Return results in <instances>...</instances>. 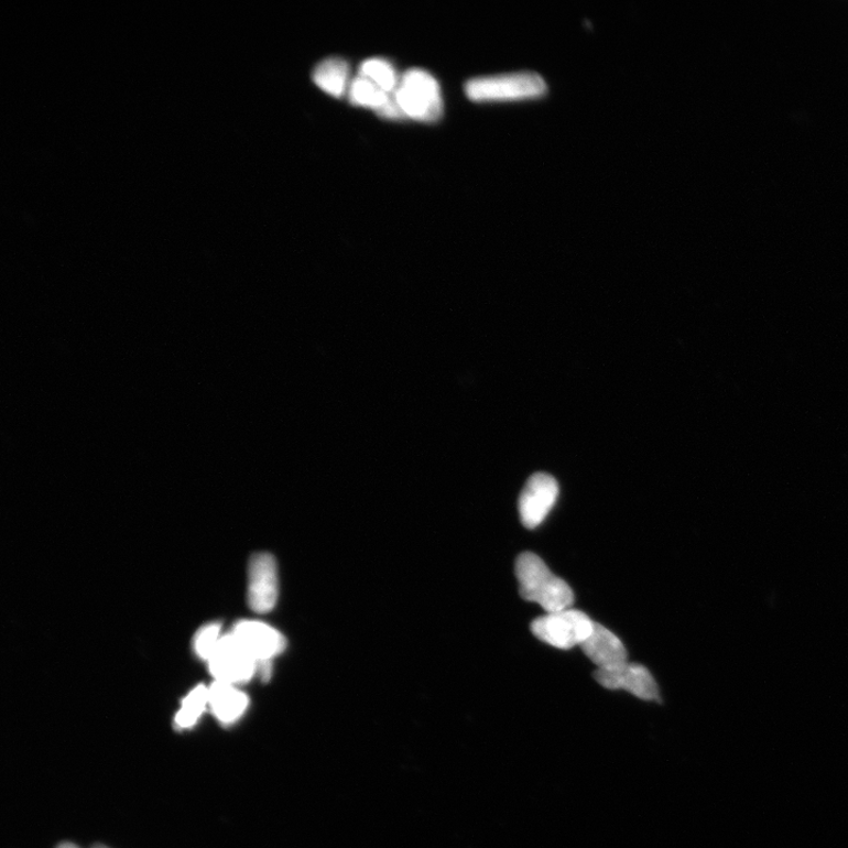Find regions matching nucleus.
Listing matches in <instances>:
<instances>
[{
	"instance_id": "nucleus-16",
	"label": "nucleus",
	"mask_w": 848,
	"mask_h": 848,
	"mask_svg": "<svg viewBox=\"0 0 848 848\" xmlns=\"http://www.w3.org/2000/svg\"><path fill=\"white\" fill-rule=\"evenodd\" d=\"M224 634L218 623L203 626L194 638V651L202 659L208 661L215 654Z\"/></svg>"
},
{
	"instance_id": "nucleus-6",
	"label": "nucleus",
	"mask_w": 848,
	"mask_h": 848,
	"mask_svg": "<svg viewBox=\"0 0 848 848\" xmlns=\"http://www.w3.org/2000/svg\"><path fill=\"white\" fill-rule=\"evenodd\" d=\"M279 599V573L273 555L254 554L248 568V604L253 612L268 613Z\"/></svg>"
},
{
	"instance_id": "nucleus-14",
	"label": "nucleus",
	"mask_w": 848,
	"mask_h": 848,
	"mask_svg": "<svg viewBox=\"0 0 848 848\" xmlns=\"http://www.w3.org/2000/svg\"><path fill=\"white\" fill-rule=\"evenodd\" d=\"M208 707L209 687L205 685L195 687L183 699L182 707L175 717V727L180 731L194 727Z\"/></svg>"
},
{
	"instance_id": "nucleus-17",
	"label": "nucleus",
	"mask_w": 848,
	"mask_h": 848,
	"mask_svg": "<svg viewBox=\"0 0 848 848\" xmlns=\"http://www.w3.org/2000/svg\"><path fill=\"white\" fill-rule=\"evenodd\" d=\"M57 848H79V847L72 842H63Z\"/></svg>"
},
{
	"instance_id": "nucleus-10",
	"label": "nucleus",
	"mask_w": 848,
	"mask_h": 848,
	"mask_svg": "<svg viewBox=\"0 0 848 848\" xmlns=\"http://www.w3.org/2000/svg\"><path fill=\"white\" fill-rule=\"evenodd\" d=\"M580 648L598 670L612 671L629 663L622 641L598 622H594L590 635Z\"/></svg>"
},
{
	"instance_id": "nucleus-8",
	"label": "nucleus",
	"mask_w": 848,
	"mask_h": 848,
	"mask_svg": "<svg viewBox=\"0 0 848 848\" xmlns=\"http://www.w3.org/2000/svg\"><path fill=\"white\" fill-rule=\"evenodd\" d=\"M231 634L258 664L273 663L286 646L285 638L274 627L257 620L237 622Z\"/></svg>"
},
{
	"instance_id": "nucleus-4",
	"label": "nucleus",
	"mask_w": 848,
	"mask_h": 848,
	"mask_svg": "<svg viewBox=\"0 0 848 848\" xmlns=\"http://www.w3.org/2000/svg\"><path fill=\"white\" fill-rule=\"evenodd\" d=\"M594 621L580 610L565 609L534 620L531 624L533 634L551 646L570 650L588 639Z\"/></svg>"
},
{
	"instance_id": "nucleus-12",
	"label": "nucleus",
	"mask_w": 848,
	"mask_h": 848,
	"mask_svg": "<svg viewBox=\"0 0 848 848\" xmlns=\"http://www.w3.org/2000/svg\"><path fill=\"white\" fill-rule=\"evenodd\" d=\"M313 80L320 90L341 98L349 85V64L343 58H327L315 67Z\"/></svg>"
},
{
	"instance_id": "nucleus-11",
	"label": "nucleus",
	"mask_w": 848,
	"mask_h": 848,
	"mask_svg": "<svg viewBox=\"0 0 848 848\" xmlns=\"http://www.w3.org/2000/svg\"><path fill=\"white\" fill-rule=\"evenodd\" d=\"M248 706V695L237 686L215 682L209 687V708L215 718L225 726L239 721Z\"/></svg>"
},
{
	"instance_id": "nucleus-5",
	"label": "nucleus",
	"mask_w": 848,
	"mask_h": 848,
	"mask_svg": "<svg viewBox=\"0 0 848 848\" xmlns=\"http://www.w3.org/2000/svg\"><path fill=\"white\" fill-rule=\"evenodd\" d=\"M215 682L239 686L257 675L258 663L229 632L220 639L218 648L208 661Z\"/></svg>"
},
{
	"instance_id": "nucleus-1",
	"label": "nucleus",
	"mask_w": 848,
	"mask_h": 848,
	"mask_svg": "<svg viewBox=\"0 0 848 848\" xmlns=\"http://www.w3.org/2000/svg\"><path fill=\"white\" fill-rule=\"evenodd\" d=\"M515 573L521 597L539 604L548 615L573 606L575 598L572 588L557 578L536 554L522 553L517 559Z\"/></svg>"
},
{
	"instance_id": "nucleus-18",
	"label": "nucleus",
	"mask_w": 848,
	"mask_h": 848,
	"mask_svg": "<svg viewBox=\"0 0 848 848\" xmlns=\"http://www.w3.org/2000/svg\"><path fill=\"white\" fill-rule=\"evenodd\" d=\"M93 848H109V847H107L105 845H95Z\"/></svg>"
},
{
	"instance_id": "nucleus-15",
	"label": "nucleus",
	"mask_w": 848,
	"mask_h": 848,
	"mask_svg": "<svg viewBox=\"0 0 848 848\" xmlns=\"http://www.w3.org/2000/svg\"><path fill=\"white\" fill-rule=\"evenodd\" d=\"M360 74L378 84L387 94H394L398 89L400 80L398 79L394 67L384 59H367L361 64Z\"/></svg>"
},
{
	"instance_id": "nucleus-3",
	"label": "nucleus",
	"mask_w": 848,
	"mask_h": 848,
	"mask_svg": "<svg viewBox=\"0 0 848 848\" xmlns=\"http://www.w3.org/2000/svg\"><path fill=\"white\" fill-rule=\"evenodd\" d=\"M465 91L474 101L518 100L545 95L547 83L536 73L520 72L472 78L466 83Z\"/></svg>"
},
{
	"instance_id": "nucleus-9",
	"label": "nucleus",
	"mask_w": 848,
	"mask_h": 848,
	"mask_svg": "<svg viewBox=\"0 0 848 848\" xmlns=\"http://www.w3.org/2000/svg\"><path fill=\"white\" fill-rule=\"evenodd\" d=\"M594 677L607 689L627 691L644 702H661L653 675L639 664L627 663L612 671L598 670Z\"/></svg>"
},
{
	"instance_id": "nucleus-13",
	"label": "nucleus",
	"mask_w": 848,
	"mask_h": 848,
	"mask_svg": "<svg viewBox=\"0 0 848 848\" xmlns=\"http://www.w3.org/2000/svg\"><path fill=\"white\" fill-rule=\"evenodd\" d=\"M392 94L383 91L378 84L363 75L350 83L349 99L351 105L379 111Z\"/></svg>"
},
{
	"instance_id": "nucleus-2",
	"label": "nucleus",
	"mask_w": 848,
	"mask_h": 848,
	"mask_svg": "<svg viewBox=\"0 0 848 848\" xmlns=\"http://www.w3.org/2000/svg\"><path fill=\"white\" fill-rule=\"evenodd\" d=\"M395 95L405 118L434 123L443 116L444 101L439 85L427 72L411 69L404 73Z\"/></svg>"
},
{
	"instance_id": "nucleus-7",
	"label": "nucleus",
	"mask_w": 848,
	"mask_h": 848,
	"mask_svg": "<svg viewBox=\"0 0 848 848\" xmlns=\"http://www.w3.org/2000/svg\"><path fill=\"white\" fill-rule=\"evenodd\" d=\"M557 498L556 480L545 472L534 474L525 483L519 500V513L524 528H539L552 511Z\"/></svg>"
}]
</instances>
